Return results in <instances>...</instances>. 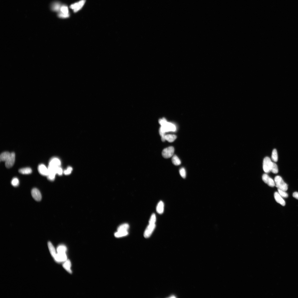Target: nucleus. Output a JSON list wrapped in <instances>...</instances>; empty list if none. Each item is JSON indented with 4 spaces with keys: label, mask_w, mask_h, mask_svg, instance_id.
<instances>
[{
    "label": "nucleus",
    "mask_w": 298,
    "mask_h": 298,
    "mask_svg": "<svg viewBox=\"0 0 298 298\" xmlns=\"http://www.w3.org/2000/svg\"><path fill=\"white\" fill-rule=\"evenodd\" d=\"M159 122L161 126L159 129V133L161 137L162 141L164 142L165 141V136L166 133L170 131H175L176 130V128L175 125L172 123L168 122L164 118L159 119Z\"/></svg>",
    "instance_id": "nucleus-1"
},
{
    "label": "nucleus",
    "mask_w": 298,
    "mask_h": 298,
    "mask_svg": "<svg viewBox=\"0 0 298 298\" xmlns=\"http://www.w3.org/2000/svg\"><path fill=\"white\" fill-rule=\"evenodd\" d=\"M274 182L276 186L278 189L286 191L288 189V185L284 182L281 177L277 176L275 177Z\"/></svg>",
    "instance_id": "nucleus-2"
},
{
    "label": "nucleus",
    "mask_w": 298,
    "mask_h": 298,
    "mask_svg": "<svg viewBox=\"0 0 298 298\" xmlns=\"http://www.w3.org/2000/svg\"><path fill=\"white\" fill-rule=\"evenodd\" d=\"M272 163L271 159L268 157H266L264 159L263 167V170L265 173H268L270 172Z\"/></svg>",
    "instance_id": "nucleus-3"
},
{
    "label": "nucleus",
    "mask_w": 298,
    "mask_h": 298,
    "mask_svg": "<svg viewBox=\"0 0 298 298\" xmlns=\"http://www.w3.org/2000/svg\"><path fill=\"white\" fill-rule=\"evenodd\" d=\"M86 1V0H81L78 2L71 5L70 8L73 10L74 12L77 13L82 8L85 4Z\"/></svg>",
    "instance_id": "nucleus-4"
},
{
    "label": "nucleus",
    "mask_w": 298,
    "mask_h": 298,
    "mask_svg": "<svg viewBox=\"0 0 298 298\" xmlns=\"http://www.w3.org/2000/svg\"><path fill=\"white\" fill-rule=\"evenodd\" d=\"M175 150L172 146H170L164 149L162 151V155L165 159H168L172 157L173 155Z\"/></svg>",
    "instance_id": "nucleus-5"
},
{
    "label": "nucleus",
    "mask_w": 298,
    "mask_h": 298,
    "mask_svg": "<svg viewBox=\"0 0 298 298\" xmlns=\"http://www.w3.org/2000/svg\"><path fill=\"white\" fill-rule=\"evenodd\" d=\"M15 155L14 153H11L9 158L6 161L5 166L7 168H10L13 167L15 163Z\"/></svg>",
    "instance_id": "nucleus-6"
},
{
    "label": "nucleus",
    "mask_w": 298,
    "mask_h": 298,
    "mask_svg": "<svg viewBox=\"0 0 298 298\" xmlns=\"http://www.w3.org/2000/svg\"><path fill=\"white\" fill-rule=\"evenodd\" d=\"M156 226L155 224H149L144 232V236L145 238H148L150 236L155 229Z\"/></svg>",
    "instance_id": "nucleus-7"
},
{
    "label": "nucleus",
    "mask_w": 298,
    "mask_h": 298,
    "mask_svg": "<svg viewBox=\"0 0 298 298\" xmlns=\"http://www.w3.org/2000/svg\"><path fill=\"white\" fill-rule=\"evenodd\" d=\"M262 178L263 181L265 183L268 184L269 186L273 187L275 186L274 181L267 174H264L262 176Z\"/></svg>",
    "instance_id": "nucleus-8"
},
{
    "label": "nucleus",
    "mask_w": 298,
    "mask_h": 298,
    "mask_svg": "<svg viewBox=\"0 0 298 298\" xmlns=\"http://www.w3.org/2000/svg\"><path fill=\"white\" fill-rule=\"evenodd\" d=\"M31 194L33 198L36 201H39L42 198L41 194L40 191L36 188H34L31 191Z\"/></svg>",
    "instance_id": "nucleus-9"
},
{
    "label": "nucleus",
    "mask_w": 298,
    "mask_h": 298,
    "mask_svg": "<svg viewBox=\"0 0 298 298\" xmlns=\"http://www.w3.org/2000/svg\"><path fill=\"white\" fill-rule=\"evenodd\" d=\"M61 164L60 160L57 157H53L50 159L49 166L54 167H60Z\"/></svg>",
    "instance_id": "nucleus-10"
},
{
    "label": "nucleus",
    "mask_w": 298,
    "mask_h": 298,
    "mask_svg": "<svg viewBox=\"0 0 298 298\" xmlns=\"http://www.w3.org/2000/svg\"><path fill=\"white\" fill-rule=\"evenodd\" d=\"M38 170L39 173L43 176H47L48 174V168L43 164H41L39 165Z\"/></svg>",
    "instance_id": "nucleus-11"
},
{
    "label": "nucleus",
    "mask_w": 298,
    "mask_h": 298,
    "mask_svg": "<svg viewBox=\"0 0 298 298\" xmlns=\"http://www.w3.org/2000/svg\"><path fill=\"white\" fill-rule=\"evenodd\" d=\"M56 261L58 262L65 261L67 260V257L66 253H58L54 258Z\"/></svg>",
    "instance_id": "nucleus-12"
},
{
    "label": "nucleus",
    "mask_w": 298,
    "mask_h": 298,
    "mask_svg": "<svg viewBox=\"0 0 298 298\" xmlns=\"http://www.w3.org/2000/svg\"><path fill=\"white\" fill-rule=\"evenodd\" d=\"M274 197L278 203L284 206L285 205V202L278 192H275L274 193Z\"/></svg>",
    "instance_id": "nucleus-13"
},
{
    "label": "nucleus",
    "mask_w": 298,
    "mask_h": 298,
    "mask_svg": "<svg viewBox=\"0 0 298 298\" xmlns=\"http://www.w3.org/2000/svg\"><path fill=\"white\" fill-rule=\"evenodd\" d=\"M157 211L159 214H162L163 213L164 210V204L162 201H160L157 205Z\"/></svg>",
    "instance_id": "nucleus-14"
},
{
    "label": "nucleus",
    "mask_w": 298,
    "mask_h": 298,
    "mask_svg": "<svg viewBox=\"0 0 298 298\" xmlns=\"http://www.w3.org/2000/svg\"><path fill=\"white\" fill-rule=\"evenodd\" d=\"M61 6L60 2H55L53 3L52 4L51 8L53 11L59 12Z\"/></svg>",
    "instance_id": "nucleus-15"
},
{
    "label": "nucleus",
    "mask_w": 298,
    "mask_h": 298,
    "mask_svg": "<svg viewBox=\"0 0 298 298\" xmlns=\"http://www.w3.org/2000/svg\"><path fill=\"white\" fill-rule=\"evenodd\" d=\"M11 153L8 152H5L1 154L0 160L1 161H6L9 158Z\"/></svg>",
    "instance_id": "nucleus-16"
},
{
    "label": "nucleus",
    "mask_w": 298,
    "mask_h": 298,
    "mask_svg": "<svg viewBox=\"0 0 298 298\" xmlns=\"http://www.w3.org/2000/svg\"><path fill=\"white\" fill-rule=\"evenodd\" d=\"M63 267L69 273H71L72 271L71 270V263L69 260H66L63 265Z\"/></svg>",
    "instance_id": "nucleus-17"
},
{
    "label": "nucleus",
    "mask_w": 298,
    "mask_h": 298,
    "mask_svg": "<svg viewBox=\"0 0 298 298\" xmlns=\"http://www.w3.org/2000/svg\"><path fill=\"white\" fill-rule=\"evenodd\" d=\"M177 138V136L174 134H168L166 135L165 136V139L168 142H174Z\"/></svg>",
    "instance_id": "nucleus-18"
},
{
    "label": "nucleus",
    "mask_w": 298,
    "mask_h": 298,
    "mask_svg": "<svg viewBox=\"0 0 298 298\" xmlns=\"http://www.w3.org/2000/svg\"><path fill=\"white\" fill-rule=\"evenodd\" d=\"M48 248L52 256L54 258L56 255L57 254V253H56L55 249L54 246H53L52 244L50 242H49L48 243Z\"/></svg>",
    "instance_id": "nucleus-19"
},
{
    "label": "nucleus",
    "mask_w": 298,
    "mask_h": 298,
    "mask_svg": "<svg viewBox=\"0 0 298 298\" xmlns=\"http://www.w3.org/2000/svg\"><path fill=\"white\" fill-rule=\"evenodd\" d=\"M19 172L22 174H29L32 173V171L31 169L29 167H26L22 168L20 169Z\"/></svg>",
    "instance_id": "nucleus-20"
},
{
    "label": "nucleus",
    "mask_w": 298,
    "mask_h": 298,
    "mask_svg": "<svg viewBox=\"0 0 298 298\" xmlns=\"http://www.w3.org/2000/svg\"><path fill=\"white\" fill-rule=\"evenodd\" d=\"M129 228L128 224L125 223L121 225L117 229V231H128Z\"/></svg>",
    "instance_id": "nucleus-21"
},
{
    "label": "nucleus",
    "mask_w": 298,
    "mask_h": 298,
    "mask_svg": "<svg viewBox=\"0 0 298 298\" xmlns=\"http://www.w3.org/2000/svg\"><path fill=\"white\" fill-rule=\"evenodd\" d=\"M59 12H60L65 15L70 14L68 8L66 5H62L60 11Z\"/></svg>",
    "instance_id": "nucleus-22"
},
{
    "label": "nucleus",
    "mask_w": 298,
    "mask_h": 298,
    "mask_svg": "<svg viewBox=\"0 0 298 298\" xmlns=\"http://www.w3.org/2000/svg\"><path fill=\"white\" fill-rule=\"evenodd\" d=\"M128 234V231H117L115 233L114 235L115 237L119 238L125 236L127 235Z\"/></svg>",
    "instance_id": "nucleus-23"
},
{
    "label": "nucleus",
    "mask_w": 298,
    "mask_h": 298,
    "mask_svg": "<svg viewBox=\"0 0 298 298\" xmlns=\"http://www.w3.org/2000/svg\"><path fill=\"white\" fill-rule=\"evenodd\" d=\"M172 162L173 164L176 166H178L181 164V161L177 156L174 155L172 157Z\"/></svg>",
    "instance_id": "nucleus-24"
},
{
    "label": "nucleus",
    "mask_w": 298,
    "mask_h": 298,
    "mask_svg": "<svg viewBox=\"0 0 298 298\" xmlns=\"http://www.w3.org/2000/svg\"><path fill=\"white\" fill-rule=\"evenodd\" d=\"M66 247L64 245H61L59 246L57 249L58 253L59 254L66 253Z\"/></svg>",
    "instance_id": "nucleus-25"
},
{
    "label": "nucleus",
    "mask_w": 298,
    "mask_h": 298,
    "mask_svg": "<svg viewBox=\"0 0 298 298\" xmlns=\"http://www.w3.org/2000/svg\"><path fill=\"white\" fill-rule=\"evenodd\" d=\"M271 158L272 161L274 162H276L278 161V157L276 149H274L272 151Z\"/></svg>",
    "instance_id": "nucleus-26"
},
{
    "label": "nucleus",
    "mask_w": 298,
    "mask_h": 298,
    "mask_svg": "<svg viewBox=\"0 0 298 298\" xmlns=\"http://www.w3.org/2000/svg\"><path fill=\"white\" fill-rule=\"evenodd\" d=\"M271 171L274 174H277L278 172L277 166L275 163L272 162L271 166Z\"/></svg>",
    "instance_id": "nucleus-27"
},
{
    "label": "nucleus",
    "mask_w": 298,
    "mask_h": 298,
    "mask_svg": "<svg viewBox=\"0 0 298 298\" xmlns=\"http://www.w3.org/2000/svg\"><path fill=\"white\" fill-rule=\"evenodd\" d=\"M278 193H279L280 195L282 197L287 198L288 197V194L287 193L285 192V191H284L279 189H278Z\"/></svg>",
    "instance_id": "nucleus-28"
},
{
    "label": "nucleus",
    "mask_w": 298,
    "mask_h": 298,
    "mask_svg": "<svg viewBox=\"0 0 298 298\" xmlns=\"http://www.w3.org/2000/svg\"><path fill=\"white\" fill-rule=\"evenodd\" d=\"M19 183L18 179L16 178H14L11 181V184L14 187L18 186Z\"/></svg>",
    "instance_id": "nucleus-29"
},
{
    "label": "nucleus",
    "mask_w": 298,
    "mask_h": 298,
    "mask_svg": "<svg viewBox=\"0 0 298 298\" xmlns=\"http://www.w3.org/2000/svg\"><path fill=\"white\" fill-rule=\"evenodd\" d=\"M179 172L180 175L183 178L185 179L186 178V171L184 168H182L180 169L179 170Z\"/></svg>",
    "instance_id": "nucleus-30"
},
{
    "label": "nucleus",
    "mask_w": 298,
    "mask_h": 298,
    "mask_svg": "<svg viewBox=\"0 0 298 298\" xmlns=\"http://www.w3.org/2000/svg\"><path fill=\"white\" fill-rule=\"evenodd\" d=\"M156 221V216L155 214H153L151 216L149 221V224H155Z\"/></svg>",
    "instance_id": "nucleus-31"
},
{
    "label": "nucleus",
    "mask_w": 298,
    "mask_h": 298,
    "mask_svg": "<svg viewBox=\"0 0 298 298\" xmlns=\"http://www.w3.org/2000/svg\"><path fill=\"white\" fill-rule=\"evenodd\" d=\"M58 15L59 17L60 18H69L70 16V15H64L60 12H59Z\"/></svg>",
    "instance_id": "nucleus-32"
},
{
    "label": "nucleus",
    "mask_w": 298,
    "mask_h": 298,
    "mask_svg": "<svg viewBox=\"0 0 298 298\" xmlns=\"http://www.w3.org/2000/svg\"><path fill=\"white\" fill-rule=\"evenodd\" d=\"M72 171V168L71 167H69L67 168L66 170L64 171V173L65 175H69L71 173Z\"/></svg>",
    "instance_id": "nucleus-33"
},
{
    "label": "nucleus",
    "mask_w": 298,
    "mask_h": 298,
    "mask_svg": "<svg viewBox=\"0 0 298 298\" xmlns=\"http://www.w3.org/2000/svg\"><path fill=\"white\" fill-rule=\"evenodd\" d=\"M56 173L58 175H62L63 172V170L62 168L60 167H59L57 168V169H56Z\"/></svg>",
    "instance_id": "nucleus-34"
},
{
    "label": "nucleus",
    "mask_w": 298,
    "mask_h": 298,
    "mask_svg": "<svg viewBox=\"0 0 298 298\" xmlns=\"http://www.w3.org/2000/svg\"><path fill=\"white\" fill-rule=\"evenodd\" d=\"M293 197L298 200V192H295L293 193Z\"/></svg>",
    "instance_id": "nucleus-35"
}]
</instances>
